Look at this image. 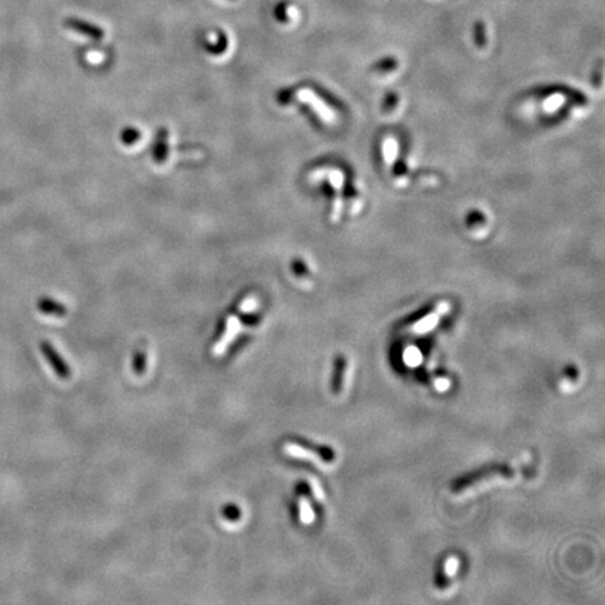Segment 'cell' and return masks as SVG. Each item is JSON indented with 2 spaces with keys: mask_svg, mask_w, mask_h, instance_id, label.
Returning <instances> with one entry per match:
<instances>
[{
  "mask_svg": "<svg viewBox=\"0 0 605 605\" xmlns=\"http://www.w3.org/2000/svg\"><path fill=\"white\" fill-rule=\"evenodd\" d=\"M146 367V355L142 352H138L135 355V360H134V371H136V374H143Z\"/></svg>",
  "mask_w": 605,
  "mask_h": 605,
  "instance_id": "7c38bea8",
  "label": "cell"
},
{
  "mask_svg": "<svg viewBox=\"0 0 605 605\" xmlns=\"http://www.w3.org/2000/svg\"><path fill=\"white\" fill-rule=\"evenodd\" d=\"M301 495V493H300ZM300 517L301 522L305 523H311L314 520V510L310 504V500L306 498V495L302 496V499H300Z\"/></svg>",
  "mask_w": 605,
  "mask_h": 605,
  "instance_id": "9c48e42d",
  "label": "cell"
},
{
  "mask_svg": "<svg viewBox=\"0 0 605 605\" xmlns=\"http://www.w3.org/2000/svg\"><path fill=\"white\" fill-rule=\"evenodd\" d=\"M439 314H440V311L438 310V311H430L429 314H426L423 317L413 318L412 321H409L405 325V329L415 332V334H423V332L429 331L430 328H433V325L436 324V321L439 318Z\"/></svg>",
  "mask_w": 605,
  "mask_h": 605,
  "instance_id": "52a82bcc",
  "label": "cell"
},
{
  "mask_svg": "<svg viewBox=\"0 0 605 605\" xmlns=\"http://www.w3.org/2000/svg\"><path fill=\"white\" fill-rule=\"evenodd\" d=\"M564 376H565L566 382H569V384H572V382H579V380H580V371H579V369L575 367V366H568V367L565 369V371H564Z\"/></svg>",
  "mask_w": 605,
  "mask_h": 605,
  "instance_id": "8fae6325",
  "label": "cell"
},
{
  "mask_svg": "<svg viewBox=\"0 0 605 605\" xmlns=\"http://www.w3.org/2000/svg\"><path fill=\"white\" fill-rule=\"evenodd\" d=\"M41 351H42V353L45 355L47 360L50 362V365L54 367L55 373H57L61 378H68V377L70 376V369H69V366L62 360L61 355L55 351V348L52 347V345H51L50 342H47V340L41 342Z\"/></svg>",
  "mask_w": 605,
  "mask_h": 605,
  "instance_id": "5b68a950",
  "label": "cell"
},
{
  "mask_svg": "<svg viewBox=\"0 0 605 605\" xmlns=\"http://www.w3.org/2000/svg\"><path fill=\"white\" fill-rule=\"evenodd\" d=\"M460 569V560L450 555L446 559H443L442 565L439 566V571L435 576V588L439 593H450L453 587L455 586V577L458 575Z\"/></svg>",
  "mask_w": 605,
  "mask_h": 605,
  "instance_id": "277c9868",
  "label": "cell"
},
{
  "mask_svg": "<svg viewBox=\"0 0 605 605\" xmlns=\"http://www.w3.org/2000/svg\"><path fill=\"white\" fill-rule=\"evenodd\" d=\"M517 478V468L511 464H488L473 469L457 478L451 485V492L457 496L475 495L484 489L513 482Z\"/></svg>",
  "mask_w": 605,
  "mask_h": 605,
  "instance_id": "6da1fadb",
  "label": "cell"
},
{
  "mask_svg": "<svg viewBox=\"0 0 605 605\" xmlns=\"http://www.w3.org/2000/svg\"><path fill=\"white\" fill-rule=\"evenodd\" d=\"M240 515H241V513H240V509L237 506H227L223 509V517H226L227 520H230V522L238 520Z\"/></svg>",
  "mask_w": 605,
  "mask_h": 605,
  "instance_id": "4fadbf2b",
  "label": "cell"
},
{
  "mask_svg": "<svg viewBox=\"0 0 605 605\" xmlns=\"http://www.w3.org/2000/svg\"><path fill=\"white\" fill-rule=\"evenodd\" d=\"M38 310L44 314L48 316H58V317H63L66 313V309L59 305L58 301L50 298V297H42L38 301Z\"/></svg>",
  "mask_w": 605,
  "mask_h": 605,
  "instance_id": "ba28073f",
  "label": "cell"
},
{
  "mask_svg": "<svg viewBox=\"0 0 605 605\" xmlns=\"http://www.w3.org/2000/svg\"><path fill=\"white\" fill-rule=\"evenodd\" d=\"M65 25L68 28L79 32V34H83L85 37L92 38V39H97L99 41V39L104 38V30L103 28H100V27H97V25H94L92 23L84 21V20L76 19V17L66 19L65 20Z\"/></svg>",
  "mask_w": 605,
  "mask_h": 605,
  "instance_id": "8992f818",
  "label": "cell"
},
{
  "mask_svg": "<svg viewBox=\"0 0 605 605\" xmlns=\"http://www.w3.org/2000/svg\"><path fill=\"white\" fill-rule=\"evenodd\" d=\"M237 329H238V322H237V320L230 318V320H229V327H227V334L225 335L223 340L218 343V347H216V349H214L216 353H221V352L225 349V347L227 345V342L232 339V335H233L234 332H237Z\"/></svg>",
  "mask_w": 605,
  "mask_h": 605,
  "instance_id": "30bf717a",
  "label": "cell"
},
{
  "mask_svg": "<svg viewBox=\"0 0 605 605\" xmlns=\"http://www.w3.org/2000/svg\"><path fill=\"white\" fill-rule=\"evenodd\" d=\"M352 376V360L347 355H336L332 363V373H331V393L334 396H340L347 388H349Z\"/></svg>",
  "mask_w": 605,
  "mask_h": 605,
  "instance_id": "3957f363",
  "label": "cell"
},
{
  "mask_svg": "<svg viewBox=\"0 0 605 605\" xmlns=\"http://www.w3.org/2000/svg\"><path fill=\"white\" fill-rule=\"evenodd\" d=\"M285 450L294 457L317 460L322 464L331 465L336 461V451L329 446L314 444L306 440H296L294 443H287Z\"/></svg>",
  "mask_w": 605,
  "mask_h": 605,
  "instance_id": "7a4b0ae2",
  "label": "cell"
}]
</instances>
